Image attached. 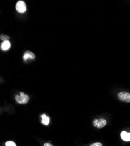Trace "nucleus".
<instances>
[{
  "instance_id": "f257e3e1",
  "label": "nucleus",
  "mask_w": 130,
  "mask_h": 146,
  "mask_svg": "<svg viewBox=\"0 0 130 146\" xmlns=\"http://www.w3.org/2000/svg\"><path fill=\"white\" fill-rule=\"evenodd\" d=\"M15 100L18 104H25L28 102L29 100V97L28 95L21 92H20V95H16L15 96Z\"/></svg>"
},
{
  "instance_id": "f03ea898",
  "label": "nucleus",
  "mask_w": 130,
  "mask_h": 146,
  "mask_svg": "<svg viewBox=\"0 0 130 146\" xmlns=\"http://www.w3.org/2000/svg\"><path fill=\"white\" fill-rule=\"evenodd\" d=\"M118 98L121 101L129 103L130 102V94L122 91L118 94Z\"/></svg>"
},
{
  "instance_id": "7ed1b4c3",
  "label": "nucleus",
  "mask_w": 130,
  "mask_h": 146,
  "mask_svg": "<svg viewBox=\"0 0 130 146\" xmlns=\"http://www.w3.org/2000/svg\"><path fill=\"white\" fill-rule=\"evenodd\" d=\"M106 124H107V121L103 118L94 119L93 121V125L98 129L103 128L106 125Z\"/></svg>"
},
{
  "instance_id": "20e7f679",
  "label": "nucleus",
  "mask_w": 130,
  "mask_h": 146,
  "mask_svg": "<svg viewBox=\"0 0 130 146\" xmlns=\"http://www.w3.org/2000/svg\"><path fill=\"white\" fill-rule=\"evenodd\" d=\"M16 9L19 13H25L26 11V5L24 1H19L16 4Z\"/></svg>"
},
{
  "instance_id": "39448f33",
  "label": "nucleus",
  "mask_w": 130,
  "mask_h": 146,
  "mask_svg": "<svg viewBox=\"0 0 130 146\" xmlns=\"http://www.w3.org/2000/svg\"><path fill=\"white\" fill-rule=\"evenodd\" d=\"M34 57H35L34 54L30 51L26 52L23 57V60L25 61H27L28 59H34Z\"/></svg>"
},
{
  "instance_id": "423d86ee",
  "label": "nucleus",
  "mask_w": 130,
  "mask_h": 146,
  "mask_svg": "<svg viewBox=\"0 0 130 146\" xmlns=\"http://www.w3.org/2000/svg\"><path fill=\"white\" fill-rule=\"evenodd\" d=\"M42 117V123L44 125L47 126L49 125L50 123V117L49 116H47L46 114H43L41 115Z\"/></svg>"
},
{
  "instance_id": "0eeeda50",
  "label": "nucleus",
  "mask_w": 130,
  "mask_h": 146,
  "mask_svg": "<svg viewBox=\"0 0 130 146\" xmlns=\"http://www.w3.org/2000/svg\"><path fill=\"white\" fill-rule=\"evenodd\" d=\"M121 137L125 141H130V133H127L125 131H123L121 133Z\"/></svg>"
},
{
  "instance_id": "6e6552de",
  "label": "nucleus",
  "mask_w": 130,
  "mask_h": 146,
  "mask_svg": "<svg viewBox=\"0 0 130 146\" xmlns=\"http://www.w3.org/2000/svg\"><path fill=\"white\" fill-rule=\"evenodd\" d=\"M11 47V44L10 42L8 40V41H5L3 43H1V50H4V51H7L8 50L9 48Z\"/></svg>"
},
{
  "instance_id": "1a4fd4ad",
  "label": "nucleus",
  "mask_w": 130,
  "mask_h": 146,
  "mask_svg": "<svg viewBox=\"0 0 130 146\" xmlns=\"http://www.w3.org/2000/svg\"><path fill=\"white\" fill-rule=\"evenodd\" d=\"M0 39H1V40H3L4 42H5V41H8V39H9V37L5 34H2L1 36H0Z\"/></svg>"
},
{
  "instance_id": "9d476101",
  "label": "nucleus",
  "mask_w": 130,
  "mask_h": 146,
  "mask_svg": "<svg viewBox=\"0 0 130 146\" xmlns=\"http://www.w3.org/2000/svg\"><path fill=\"white\" fill-rule=\"evenodd\" d=\"M5 145L6 146H16V144L12 141H8L5 143Z\"/></svg>"
},
{
  "instance_id": "9b49d317",
  "label": "nucleus",
  "mask_w": 130,
  "mask_h": 146,
  "mask_svg": "<svg viewBox=\"0 0 130 146\" xmlns=\"http://www.w3.org/2000/svg\"><path fill=\"white\" fill-rule=\"evenodd\" d=\"M90 146H102V145L100 143L97 142V143H93V144H91Z\"/></svg>"
},
{
  "instance_id": "f8f14e48",
  "label": "nucleus",
  "mask_w": 130,
  "mask_h": 146,
  "mask_svg": "<svg viewBox=\"0 0 130 146\" xmlns=\"http://www.w3.org/2000/svg\"><path fill=\"white\" fill-rule=\"evenodd\" d=\"M43 146H53V145L51 144H50V143H45V144H44Z\"/></svg>"
}]
</instances>
